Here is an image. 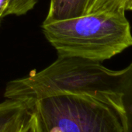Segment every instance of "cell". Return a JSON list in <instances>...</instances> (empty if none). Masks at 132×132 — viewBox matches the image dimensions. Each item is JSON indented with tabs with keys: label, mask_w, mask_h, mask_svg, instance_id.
Segmentation results:
<instances>
[{
	"label": "cell",
	"mask_w": 132,
	"mask_h": 132,
	"mask_svg": "<svg viewBox=\"0 0 132 132\" xmlns=\"http://www.w3.org/2000/svg\"><path fill=\"white\" fill-rule=\"evenodd\" d=\"M30 113L25 102L6 99L0 103V132H22Z\"/></svg>",
	"instance_id": "277c9868"
},
{
	"label": "cell",
	"mask_w": 132,
	"mask_h": 132,
	"mask_svg": "<svg viewBox=\"0 0 132 132\" xmlns=\"http://www.w3.org/2000/svg\"><path fill=\"white\" fill-rule=\"evenodd\" d=\"M44 36L58 55L96 61L113 57L132 46V34L125 12L88 13L43 23Z\"/></svg>",
	"instance_id": "7a4b0ae2"
},
{
	"label": "cell",
	"mask_w": 132,
	"mask_h": 132,
	"mask_svg": "<svg viewBox=\"0 0 132 132\" xmlns=\"http://www.w3.org/2000/svg\"><path fill=\"white\" fill-rule=\"evenodd\" d=\"M125 68L109 69L100 61L76 56L58 55L48 67L29 76L10 82L4 96L30 104L58 95H82L99 100L117 112Z\"/></svg>",
	"instance_id": "6da1fadb"
},
{
	"label": "cell",
	"mask_w": 132,
	"mask_h": 132,
	"mask_svg": "<svg viewBox=\"0 0 132 132\" xmlns=\"http://www.w3.org/2000/svg\"><path fill=\"white\" fill-rule=\"evenodd\" d=\"M37 0H5V4L0 9V19L10 15L21 16L34 8Z\"/></svg>",
	"instance_id": "52a82bcc"
},
{
	"label": "cell",
	"mask_w": 132,
	"mask_h": 132,
	"mask_svg": "<svg viewBox=\"0 0 132 132\" xmlns=\"http://www.w3.org/2000/svg\"><path fill=\"white\" fill-rule=\"evenodd\" d=\"M89 0H51L44 23L65 20L86 14Z\"/></svg>",
	"instance_id": "5b68a950"
},
{
	"label": "cell",
	"mask_w": 132,
	"mask_h": 132,
	"mask_svg": "<svg viewBox=\"0 0 132 132\" xmlns=\"http://www.w3.org/2000/svg\"><path fill=\"white\" fill-rule=\"evenodd\" d=\"M127 0H89L86 14L103 12H125Z\"/></svg>",
	"instance_id": "ba28073f"
},
{
	"label": "cell",
	"mask_w": 132,
	"mask_h": 132,
	"mask_svg": "<svg viewBox=\"0 0 132 132\" xmlns=\"http://www.w3.org/2000/svg\"><path fill=\"white\" fill-rule=\"evenodd\" d=\"M28 105L40 132H122L116 110L90 96L58 95Z\"/></svg>",
	"instance_id": "3957f363"
},
{
	"label": "cell",
	"mask_w": 132,
	"mask_h": 132,
	"mask_svg": "<svg viewBox=\"0 0 132 132\" xmlns=\"http://www.w3.org/2000/svg\"><path fill=\"white\" fill-rule=\"evenodd\" d=\"M0 21H1V19H0Z\"/></svg>",
	"instance_id": "8fae6325"
},
{
	"label": "cell",
	"mask_w": 132,
	"mask_h": 132,
	"mask_svg": "<svg viewBox=\"0 0 132 132\" xmlns=\"http://www.w3.org/2000/svg\"><path fill=\"white\" fill-rule=\"evenodd\" d=\"M125 10L132 11V0H127L125 5Z\"/></svg>",
	"instance_id": "30bf717a"
},
{
	"label": "cell",
	"mask_w": 132,
	"mask_h": 132,
	"mask_svg": "<svg viewBox=\"0 0 132 132\" xmlns=\"http://www.w3.org/2000/svg\"><path fill=\"white\" fill-rule=\"evenodd\" d=\"M22 132H40L39 126L35 115L31 112Z\"/></svg>",
	"instance_id": "9c48e42d"
},
{
	"label": "cell",
	"mask_w": 132,
	"mask_h": 132,
	"mask_svg": "<svg viewBox=\"0 0 132 132\" xmlns=\"http://www.w3.org/2000/svg\"><path fill=\"white\" fill-rule=\"evenodd\" d=\"M120 83V103L117 113L122 132H132V62L125 68Z\"/></svg>",
	"instance_id": "8992f818"
}]
</instances>
